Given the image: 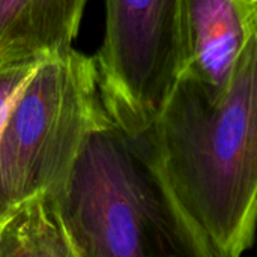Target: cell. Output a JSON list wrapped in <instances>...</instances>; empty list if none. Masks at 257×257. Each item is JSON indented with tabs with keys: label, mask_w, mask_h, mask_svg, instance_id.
I'll return each instance as SVG.
<instances>
[{
	"label": "cell",
	"mask_w": 257,
	"mask_h": 257,
	"mask_svg": "<svg viewBox=\"0 0 257 257\" xmlns=\"http://www.w3.org/2000/svg\"><path fill=\"white\" fill-rule=\"evenodd\" d=\"M155 163L215 257H242L257 224V32L217 96L179 77L151 126Z\"/></svg>",
	"instance_id": "obj_1"
},
{
	"label": "cell",
	"mask_w": 257,
	"mask_h": 257,
	"mask_svg": "<svg viewBox=\"0 0 257 257\" xmlns=\"http://www.w3.org/2000/svg\"><path fill=\"white\" fill-rule=\"evenodd\" d=\"M107 120L93 56L71 48L41 62L0 131V227L36 197L56 203Z\"/></svg>",
	"instance_id": "obj_3"
},
{
	"label": "cell",
	"mask_w": 257,
	"mask_h": 257,
	"mask_svg": "<svg viewBox=\"0 0 257 257\" xmlns=\"http://www.w3.org/2000/svg\"><path fill=\"white\" fill-rule=\"evenodd\" d=\"M36 66L24 68L14 72H6L0 75V128H3V125L6 123L15 101L18 99L26 83L33 75Z\"/></svg>",
	"instance_id": "obj_8"
},
{
	"label": "cell",
	"mask_w": 257,
	"mask_h": 257,
	"mask_svg": "<svg viewBox=\"0 0 257 257\" xmlns=\"http://www.w3.org/2000/svg\"><path fill=\"white\" fill-rule=\"evenodd\" d=\"M0 257H75L57 209L47 197L27 202L5 221Z\"/></svg>",
	"instance_id": "obj_7"
},
{
	"label": "cell",
	"mask_w": 257,
	"mask_h": 257,
	"mask_svg": "<svg viewBox=\"0 0 257 257\" xmlns=\"http://www.w3.org/2000/svg\"><path fill=\"white\" fill-rule=\"evenodd\" d=\"M0 131H2V128H0Z\"/></svg>",
	"instance_id": "obj_9"
},
{
	"label": "cell",
	"mask_w": 257,
	"mask_h": 257,
	"mask_svg": "<svg viewBox=\"0 0 257 257\" xmlns=\"http://www.w3.org/2000/svg\"><path fill=\"white\" fill-rule=\"evenodd\" d=\"M86 5L87 0H0V75L74 48Z\"/></svg>",
	"instance_id": "obj_6"
},
{
	"label": "cell",
	"mask_w": 257,
	"mask_h": 257,
	"mask_svg": "<svg viewBox=\"0 0 257 257\" xmlns=\"http://www.w3.org/2000/svg\"><path fill=\"white\" fill-rule=\"evenodd\" d=\"M53 205L75 257H215L169 190L151 128L93 131Z\"/></svg>",
	"instance_id": "obj_2"
},
{
	"label": "cell",
	"mask_w": 257,
	"mask_h": 257,
	"mask_svg": "<svg viewBox=\"0 0 257 257\" xmlns=\"http://www.w3.org/2000/svg\"><path fill=\"white\" fill-rule=\"evenodd\" d=\"M105 29L93 56L107 119L128 134L158 119L179 75L176 0H104Z\"/></svg>",
	"instance_id": "obj_4"
},
{
	"label": "cell",
	"mask_w": 257,
	"mask_h": 257,
	"mask_svg": "<svg viewBox=\"0 0 257 257\" xmlns=\"http://www.w3.org/2000/svg\"><path fill=\"white\" fill-rule=\"evenodd\" d=\"M181 75L217 96L257 32V0H176Z\"/></svg>",
	"instance_id": "obj_5"
}]
</instances>
